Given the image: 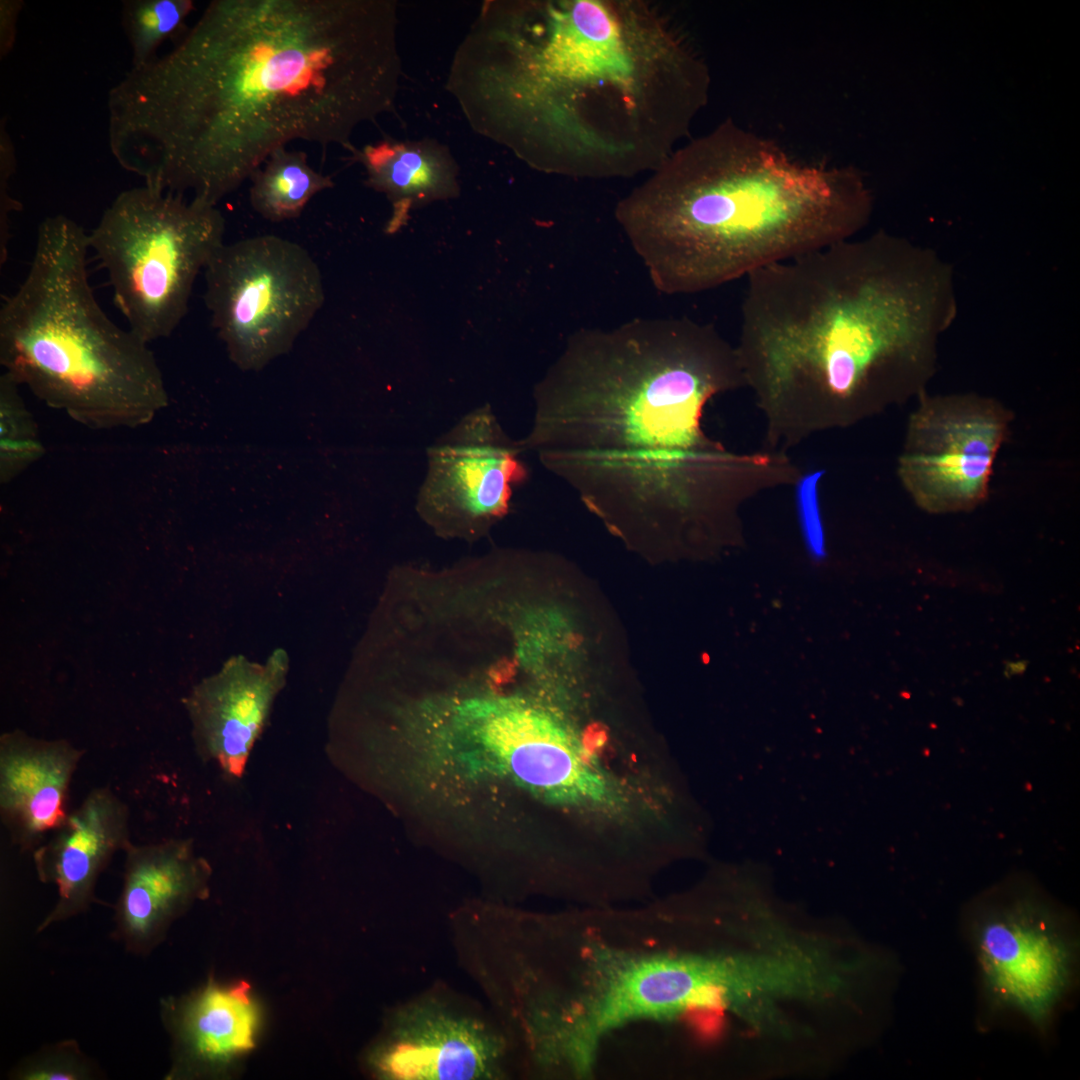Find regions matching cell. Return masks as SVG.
Listing matches in <instances>:
<instances>
[{
    "instance_id": "1",
    "label": "cell",
    "mask_w": 1080,
    "mask_h": 1080,
    "mask_svg": "<svg viewBox=\"0 0 1080 1080\" xmlns=\"http://www.w3.org/2000/svg\"><path fill=\"white\" fill-rule=\"evenodd\" d=\"M395 11L380 0H214L109 90L108 142L147 186L216 205L295 140L350 146L390 107Z\"/></svg>"
},
{
    "instance_id": "2",
    "label": "cell",
    "mask_w": 1080,
    "mask_h": 1080,
    "mask_svg": "<svg viewBox=\"0 0 1080 1080\" xmlns=\"http://www.w3.org/2000/svg\"><path fill=\"white\" fill-rule=\"evenodd\" d=\"M735 346L687 317L582 328L534 391L525 452L629 538H680L729 520L785 460L709 437L717 395L744 386Z\"/></svg>"
},
{
    "instance_id": "3",
    "label": "cell",
    "mask_w": 1080,
    "mask_h": 1080,
    "mask_svg": "<svg viewBox=\"0 0 1080 1080\" xmlns=\"http://www.w3.org/2000/svg\"><path fill=\"white\" fill-rule=\"evenodd\" d=\"M747 281L735 348L775 441L846 425L919 388L958 311L950 265L883 230Z\"/></svg>"
},
{
    "instance_id": "4",
    "label": "cell",
    "mask_w": 1080,
    "mask_h": 1080,
    "mask_svg": "<svg viewBox=\"0 0 1080 1080\" xmlns=\"http://www.w3.org/2000/svg\"><path fill=\"white\" fill-rule=\"evenodd\" d=\"M508 18L506 129L536 168L588 179L649 174L708 102L707 63L660 4L532 1Z\"/></svg>"
},
{
    "instance_id": "5",
    "label": "cell",
    "mask_w": 1080,
    "mask_h": 1080,
    "mask_svg": "<svg viewBox=\"0 0 1080 1080\" xmlns=\"http://www.w3.org/2000/svg\"><path fill=\"white\" fill-rule=\"evenodd\" d=\"M871 211L855 168L797 162L727 119L676 148L614 214L653 286L675 295L851 239Z\"/></svg>"
},
{
    "instance_id": "6",
    "label": "cell",
    "mask_w": 1080,
    "mask_h": 1080,
    "mask_svg": "<svg viewBox=\"0 0 1080 1080\" xmlns=\"http://www.w3.org/2000/svg\"><path fill=\"white\" fill-rule=\"evenodd\" d=\"M88 233L56 214L37 228L29 270L0 308L4 372L92 429L135 428L167 406L148 343L115 324L88 280Z\"/></svg>"
},
{
    "instance_id": "7",
    "label": "cell",
    "mask_w": 1080,
    "mask_h": 1080,
    "mask_svg": "<svg viewBox=\"0 0 1080 1080\" xmlns=\"http://www.w3.org/2000/svg\"><path fill=\"white\" fill-rule=\"evenodd\" d=\"M216 205L147 185L122 191L88 234L128 328L146 343L169 337L195 280L224 244Z\"/></svg>"
},
{
    "instance_id": "8",
    "label": "cell",
    "mask_w": 1080,
    "mask_h": 1080,
    "mask_svg": "<svg viewBox=\"0 0 1080 1080\" xmlns=\"http://www.w3.org/2000/svg\"><path fill=\"white\" fill-rule=\"evenodd\" d=\"M204 274L211 324L242 370H260L290 351L325 302L316 261L277 235L224 243Z\"/></svg>"
},
{
    "instance_id": "9",
    "label": "cell",
    "mask_w": 1080,
    "mask_h": 1080,
    "mask_svg": "<svg viewBox=\"0 0 1080 1080\" xmlns=\"http://www.w3.org/2000/svg\"><path fill=\"white\" fill-rule=\"evenodd\" d=\"M966 931L988 1007L1045 1033L1076 980L1067 915L1035 891L1004 887L973 905Z\"/></svg>"
},
{
    "instance_id": "10",
    "label": "cell",
    "mask_w": 1080,
    "mask_h": 1080,
    "mask_svg": "<svg viewBox=\"0 0 1080 1080\" xmlns=\"http://www.w3.org/2000/svg\"><path fill=\"white\" fill-rule=\"evenodd\" d=\"M1007 416L996 402L973 395H922L911 416L899 476L923 510H970L983 501Z\"/></svg>"
},
{
    "instance_id": "11",
    "label": "cell",
    "mask_w": 1080,
    "mask_h": 1080,
    "mask_svg": "<svg viewBox=\"0 0 1080 1080\" xmlns=\"http://www.w3.org/2000/svg\"><path fill=\"white\" fill-rule=\"evenodd\" d=\"M524 452L489 406L466 413L427 450L418 511L450 532L488 527L508 512L515 488L528 477Z\"/></svg>"
},
{
    "instance_id": "12",
    "label": "cell",
    "mask_w": 1080,
    "mask_h": 1080,
    "mask_svg": "<svg viewBox=\"0 0 1080 1080\" xmlns=\"http://www.w3.org/2000/svg\"><path fill=\"white\" fill-rule=\"evenodd\" d=\"M473 737L477 767L488 781H509L559 804L608 798V782L580 740L530 703H481Z\"/></svg>"
},
{
    "instance_id": "13",
    "label": "cell",
    "mask_w": 1080,
    "mask_h": 1080,
    "mask_svg": "<svg viewBox=\"0 0 1080 1080\" xmlns=\"http://www.w3.org/2000/svg\"><path fill=\"white\" fill-rule=\"evenodd\" d=\"M776 985V966L768 954L633 962L607 978L580 1036L592 1038L626 1020L687 1008L763 1004Z\"/></svg>"
},
{
    "instance_id": "14",
    "label": "cell",
    "mask_w": 1080,
    "mask_h": 1080,
    "mask_svg": "<svg viewBox=\"0 0 1080 1080\" xmlns=\"http://www.w3.org/2000/svg\"><path fill=\"white\" fill-rule=\"evenodd\" d=\"M506 1042L476 1012L428 994L400 1006L368 1052L371 1072L390 1080H481L503 1076Z\"/></svg>"
},
{
    "instance_id": "15",
    "label": "cell",
    "mask_w": 1080,
    "mask_h": 1080,
    "mask_svg": "<svg viewBox=\"0 0 1080 1080\" xmlns=\"http://www.w3.org/2000/svg\"><path fill=\"white\" fill-rule=\"evenodd\" d=\"M288 658L275 650L264 663L230 659L185 699L197 755L230 779L243 776L251 750L285 683Z\"/></svg>"
},
{
    "instance_id": "16",
    "label": "cell",
    "mask_w": 1080,
    "mask_h": 1080,
    "mask_svg": "<svg viewBox=\"0 0 1080 1080\" xmlns=\"http://www.w3.org/2000/svg\"><path fill=\"white\" fill-rule=\"evenodd\" d=\"M124 854L113 933L127 951L146 956L178 917L207 897L212 870L189 839L131 842Z\"/></svg>"
},
{
    "instance_id": "17",
    "label": "cell",
    "mask_w": 1080,
    "mask_h": 1080,
    "mask_svg": "<svg viewBox=\"0 0 1080 1080\" xmlns=\"http://www.w3.org/2000/svg\"><path fill=\"white\" fill-rule=\"evenodd\" d=\"M131 842L128 805L107 786L90 790L32 851L39 881L57 890L56 902L37 932L84 913L96 899L99 876Z\"/></svg>"
},
{
    "instance_id": "18",
    "label": "cell",
    "mask_w": 1080,
    "mask_h": 1080,
    "mask_svg": "<svg viewBox=\"0 0 1080 1080\" xmlns=\"http://www.w3.org/2000/svg\"><path fill=\"white\" fill-rule=\"evenodd\" d=\"M66 739L22 730L0 736V818L11 842L31 852L66 819L71 783L84 757Z\"/></svg>"
},
{
    "instance_id": "19",
    "label": "cell",
    "mask_w": 1080,
    "mask_h": 1080,
    "mask_svg": "<svg viewBox=\"0 0 1080 1080\" xmlns=\"http://www.w3.org/2000/svg\"><path fill=\"white\" fill-rule=\"evenodd\" d=\"M161 1014L172 1038L167 1079L220 1076L254 1046L259 1013L245 982L209 980L187 996L163 1000Z\"/></svg>"
},
{
    "instance_id": "20",
    "label": "cell",
    "mask_w": 1080,
    "mask_h": 1080,
    "mask_svg": "<svg viewBox=\"0 0 1080 1080\" xmlns=\"http://www.w3.org/2000/svg\"><path fill=\"white\" fill-rule=\"evenodd\" d=\"M359 158L368 184L386 193L395 213L406 199L438 195L448 186L447 165L428 148L383 141L364 147Z\"/></svg>"
},
{
    "instance_id": "21",
    "label": "cell",
    "mask_w": 1080,
    "mask_h": 1080,
    "mask_svg": "<svg viewBox=\"0 0 1080 1080\" xmlns=\"http://www.w3.org/2000/svg\"><path fill=\"white\" fill-rule=\"evenodd\" d=\"M250 180L251 207L271 222L299 217L316 194L334 186L330 176L309 165L305 152L286 147L272 152Z\"/></svg>"
},
{
    "instance_id": "22",
    "label": "cell",
    "mask_w": 1080,
    "mask_h": 1080,
    "mask_svg": "<svg viewBox=\"0 0 1080 1080\" xmlns=\"http://www.w3.org/2000/svg\"><path fill=\"white\" fill-rule=\"evenodd\" d=\"M193 10L192 0L124 1L121 23L130 46L132 66L154 60L160 47L181 33Z\"/></svg>"
},
{
    "instance_id": "23",
    "label": "cell",
    "mask_w": 1080,
    "mask_h": 1080,
    "mask_svg": "<svg viewBox=\"0 0 1080 1080\" xmlns=\"http://www.w3.org/2000/svg\"><path fill=\"white\" fill-rule=\"evenodd\" d=\"M20 385L5 372L0 376V479L8 483L45 452L37 425L20 393Z\"/></svg>"
},
{
    "instance_id": "24",
    "label": "cell",
    "mask_w": 1080,
    "mask_h": 1080,
    "mask_svg": "<svg viewBox=\"0 0 1080 1080\" xmlns=\"http://www.w3.org/2000/svg\"><path fill=\"white\" fill-rule=\"evenodd\" d=\"M99 1070L76 1041L65 1040L43 1047L18 1063L10 1078L17 1080H89Z\"/></svg>"
},
{
    "instance_id": "25",
    "label": "cell",
    "mask_w": 1080,
    "mask_h": 1080,
    "mask_svg": "<svg viewBox=\"0 0 1080 1080\" xmlns=\"http://www.w3.org/2000/svg\"><path fill=\"white\" fill-rule=\"evenodd\" d=\"M823 471H814L796 480L795 497L804 543L810 556L822 560L826 556L825 535L819 503V482Z\"/></svg>"
},
{
    "instance_id": "26",
    "label": "cell",
    "mask_w": 1080,
    "mask_h": 1080,
    "mask_svg": "<svg viewBox=\"0 0 1080 1080\" xmlns=\"http://www.w3.org/2000/svg\"><path fill=\"white\" fill-rule=\"evenodd\" d=\"M16 169L15 148L5 123L0 125V264L7 260L10 240V216L19 211V204L10 195V182Z\"/></svg>"
},
{
    "instance_id": "27",
    "label": "cell",
    "mask_w": 1080,
    "mask_h": 1080,
    "mask_svg": "<svg viewBox=\"0 0 1080 1080\" xmlns=\"http://www.w3.org/2000/svg\"><path fill=\"white\" fill-rule=\"evenodd\" d=\"M20 0L0 1V57L11 53L17 32V23L23 8Z\"/></svg>"
}]
</instances>
